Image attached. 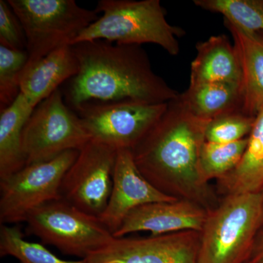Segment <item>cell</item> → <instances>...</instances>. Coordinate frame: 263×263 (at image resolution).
<instances>
[{"label":"cell","instance_id":"cell-4","mask_svg":"<svg viewBox=\"0 0 263 263\" xmlns=\"http://www.w3.org/2000/svg\"><path fill=\"white\" fill-rule=\"evenodd\" d=\"M260 193L230 195L209 211L197 263H247L262 228Z\"/></svg>","mask_w":263,"mask_h":263},{"label":"cell","instance_id":"cell-6","mask_svg":"<svg viewBox=\"0 0 263 263\" xmlns=\"http://www.w3.org/2000/svg\"><path fill=\"white\" fill-rule=\"evenodd\" d=\"M24 221L27 231L44 245L81 259L87 258L115 238L100 217L90 215L62 198L34 209Z\"/></svg>","mask_w":263,"mask_h":263},{"label":"cell","instance_id":"cell-17","mask_svg":"<svg viewBox=\"0 0 263 263\" xmlns=\"http://www.w3.org/2000/svg\"><path fill=\"white\" fill-rule=\"evenodd\" d=\"M243 157L233 171L216 181L221 196L260 193L263 190V107L255 118Z\"/></svg>","mask_w":263,"mask_h":263},{"label":"cell","instance_id":"cell-27","mask_svg":"<svg viewBox=\"0 0 263 263\" xmlns=\"http://www.w3.org/2000/svg\"><path fill=\"white\" fill-rule=\"evenodd\" d=\"M261 195V202H262V224L263 226V190L260 193Z\"/></svg>","mask_w":263,"mask_h":263},{"label":"cell","instance_id":"cell-24","mask_svg":"<svg viewBox=\"0 0 263 263\" xmlns=\"http://www.w3.org/2000/svg\"><path fill=\"white\" fill-rule=\"evenodd\" d=\"M255 118L242 111H235L212 119L207 124L205 141L228 143L248 138Z\"/></svg>","mask_w":263,"mask_h":263},{"label":"cell","instance_id":"cell-8","mask_svg":"<svg viewBox=\"0 0 263 263\" xmlns=\"http://www.w3.org/2000/svg\"><path fill=\"white\" fill-rule=\"evenodd\" d=\"M167 103L136 100L89 102L76 109L90 139L133 149L163 115Z\"/></svg>","mask_w":263,"mask_h":263},{"label":"cell","instance_id":"cell-11","mask_svg":"<svg viewBox=\"0 0 263 263\" xmlns=\"http://www.w3.org/2000/svg\"><path fill=\"white\" fill-rule=\"evenodd\" d=\"M200 232L184 230L141 238H115L85 259L88 263H197Z\"/></svg>","mask_w":263,"mask_h":263},{"label":"cell","instance_id":"cell-9","mask_svg":"<svg viewBox=\"0 0 263 263\" xmlns=\"http://www.w3.org/2000/svg\"><path fill=\"white\" fill-rule=\"evenodd\" d=\"M79 150H70L46 162L24 166L0 181V221L17 224L37 207L61 199L64 176L74 163Z\"/></svg>","mask_w":263,"mask_h":263},{"label":"cell","instance_id":"cell-26","mask_svg":"<svg viewBox=\"0 0 263 263\" xmlns=\"http://www.w3.org/2000/svg\"><path fill=\"white\" fill-rule=\"evenodd\" d=\"M248 263H263V226L256 237Z\"/></svg>","mask_w":263,"mask_h":263},{"label":"cell","instance_id":"cell-20","mask_svg":"<svg viewBox=\"0 0 263 263\" xmlns=\"http://www.w3.org/2000/svg\"><path fill=\"white\" fill-rule=\"evenodd\" d=\"M202 9L220 13L246 32L263 33V0H195Z\"/></svg>","mask_w":263,"mask_h":263},{"label":"cell","instance_id":"cell-25","mask_svg":"<svg viewBox=\"0 0 263 263\" xmlns=\"http://www.w3.org/2000/svg\"><path fill=\"white\" fill-rule=\"evenodd\" d=\"M0 46L27 51V38L23 26L8 1L0 0Z\"/></svg>","mask_w":263,"mask_h":263},{"label":"cell","instance_id":"cell-2","mask_svg":"<svg viewBox=\"0 0 263 263\" xmlns=\"http://www.w3.org/2000/svg\"><path fill=\"white\" fill-rule=\"evenodd\" d=\"M72 46L79 70L66 82L62 93L72 110L92 101L136 100L160 104L179 98L180 93L152 70L141 46L97 40Z\"/></svg>","mask_w":263,"mask_h":263},{"label":"cell","instance_id":"cell-10","mask_svg":"<svg viewBox=\"0 0 263 263\" xmlns=\"http://www.w3.org/2000/svg\"><path fill=\"white\" fill-rule=\"evenodd\" d=\"M117 149L90 140L62 179L60 195L90 215L103 214L113 187Z\"/></svg>","mask_w":263,"mask_h":263},{"label":"cell","instance_id":"cell-5","mask_svg":"<svg viewBox=\"0 0 263 263\" xmlns=\"http://www.w3.org/2000/svg\"><path fill=\"white\" fill-rule=\"evenodd\" d=\"M23 26L32 65L57 48L71 45L99 18L75 0H8Z\"/></svg>","mask_w":263,"mask_h":263},{"label":"cell","instance_id":"cell-23","mask_svg":"<svg viewBox=\"0 0 263 263\" xmlns=\"http://www.w3.org/2000/svg\"><path fill=\"white\" fill-rule=\"evenodd\" d=\"M29 61L27 51L0 46V110L9 107L20 94L22 73Z\"/></svg>","mask_w":263,"mask_h":263},{"label":"cell","instance_id":"cell-21","mask_svg":"<svg viewBox=\"0 0 263 263\" xmlns=\"http://www.w3.org/2000/svg\"><path fill=\"white\" fill-rule=\"evenodd\" d=\"M0 256H11L20 263H88L86 259L70 261L60 259L44 246L25 240L18 226L2 224Z\"/></svg>","mask_w":263,"mask_h":263},{"label":"cell","instance_id":"cell-19","mask_svg":"<svg viewBox=\"0 0 263 263\" xmlns=\"http://www.w3.org/2000/svg\"><path fill=\"white\" fill-rule=\"evenodd\" d=\"M33 107L22 93L0 114V181L26 166L22 133Z\"/></svg>","mask_w":263,"mask_h":263},{"label":"cell","instance_id":"cell-3","mask_svg":"<svg viewBox=\"0 0 263 263\" xmlns=\"http://www.w3.org/2000/svg\"><path fill=\"white\" fill-rule=\"evenodd\" d=\"M95 10L103 15L70 46L97 40L121 45L153 43L172 56L179 54L178 38L184 35L185 32L167 22L160 0H100Z\"/></svg>","mask_w":263,"mask_h":263},{"label":"cell","instance_id":"cell-18","mask_svg":"<svg viewBox=\"0 0 263 263\" xmlns=\"http://www.w3.org/2000/svg\"><path fill=\"white\" fill-rule=\"evenodd\" d=\"M179 100L185 108L202 120L242 111L241 85L226 83L190 84Z\"/></svg>","mask_w":263,"mask_h":263},{"label":"cell","instance_id":"cell-16","mask_svg":"<svg viewBox=\"0 0 263 263\" xmlns=\"http://www.w3.org/2000/svg\"><path fill=\"white\" fill-rule=\"evenodd\" d=\"M242 70V112L256 117L263 107V33L246 32L224 21Z\"/></svg>","mask_w":263,"mask_h":263},{"label":"cell","instance_id":"cell-14","mask_svg":"<svg viewBox=\"0 0 263 263\" xmlns=\"http://www.w3.org/2000/svg\"><path fill=\"white\" fill-rule=\"evenodd\" d=\"M79 70V60L72 46H62L33 65L26 66L20 93L35 108L60 89V85L77 75Z\"/></svg>","mask_w":263,"mask_h":263},{"label":"cell","instance_id":"cell-13","mask_svg":"<svg viewBox=\"0 0 263 263\" xmlns=\"http://www.w3.org/2000/svg\"><path fill=\"white\" fill-rule=\"evenodd\" d=\"M209 211L183 199L146 204L132 211L114 234L122 238L136 232L148 231L152 235L168 234L184 230L201 231Z\"/></svg>","mask_w":263,"mask_h":263},{"label":"cell","instance_id":"cell-28","mask_svg":"<svg viewBox=\"0 0 263 263\" xmlns=\"http://www.w3.org/2000/svg\"><path fill=\"white\" fill-rule=\"evenodd\" d=\"M247 263H248V262H247Z\"/></svg>","mask_w":263,"mask_h":263},{"label":"cell","instance_id":"cell-1","mask_svg":"<svg viewBox=\"0 0 263 263\" xmlns=\"http://www.w3.org/2000/svg\"><path fill=\"white\" fill-rule=\"evenodd\" d=\"M208 123L189 112L179 98L175 99L131 151L137 167L156 188L209 212L221 198L204 179L200 166Z\"/></svg>","mask_w":263,"mask_h":263},{"label":"cell","instance_id":"cell-22","mask_svg":"<svg viewBox=\"0 0 263 263\" xmlns=\"http://www.w3.org/2000/svg\"><path fill=\"white\" fill-rule=\"evenodd\" d=\"M249 138L228 143L205 141L200 154V166L204 179L208 182L230 174L237 167L245 154Z\"/></svg>","mask_w":263,"mask_h":263},{"label":"cell","instance_id":"cell-15","mask_svg":"<svg viewBox=\"0 0 263 263\" xmlns=\"http://www.w3.org/2000/svg\"><path fill=\"white\" fill-rule=\"evenodd\" d=\"M190 84L226 83L241 85L242 70L234 44L224 34L212 36L196 45Z\"/></svg>","mask_w":263,"mask_h":263},{"label":"cell","instance_id":"cell-12","mask_svg":"<svg viewBox=\"0 0 263 263\" xmlns=\"http://www.w3.org/2000/svg\"><path fill=\"white\" fill-rule=\"evenodd\" d=\"M176 200V197L162 193L142 175L130 149L121 148L117 150L111 194L100 219L114 235L136 208Z\"/></svg>","mask_w":263,"mask_h":263},{"label":"cell","instance_id":"cell-7","mask_svg":"<svg viewBox=\"0 0 263 263\" xmlns=\"http://www.w3.org/2000/svg\"><path fill=\"white\" fill-rule=\"evenodd\" d=\"M77 114L57 89L38 104L22 133L26 165L46 162L70 150H79L90 141Z\"/></svg>","mask_w":263,"mask_h":263}]
</instances>
